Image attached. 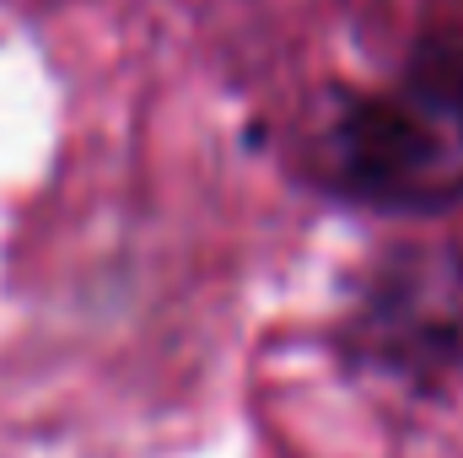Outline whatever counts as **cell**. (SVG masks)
I'll return each mask as SVG.
<instances>
[{
    "label": "cell",
    "instance_id": "1",
    "mask_svg": "<svg viewBox=\"0 0 463 458\" xmlns=\"http://www.w3.org/2000/svg\"><path fill=\"white\" fill-rule=\"evenodd\" d=\"M329 184L377 211H448L463 200V49L426 43L410 71L335 119Z\"/></svg>",
    "mask_w": 463,
    "mask_h": 458
},
{
    "label": "cell",
    "instance_id": "2",
    "mask_svg": "<svg viewBox=\"0 0 463 458\" xmlns=\"http://www.w3.org/2000/svg\"><path fill=\"white\" fill-rule=\"evenodd\" d=\"M355 340L372 367L437 383L463 367V253L404 248L393 253L355 313Z\"/></svg>",
    "mask_w": 463,
    "mask_h": 458
}]
</instances>
